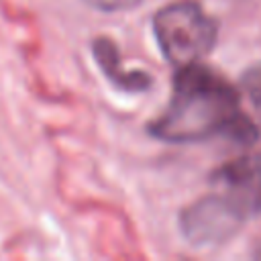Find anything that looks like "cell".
Segmentation results:
<instances>
[{"label":"cell","instance_id":"obj_1","mask_svg":"<svg viewBox=\"0 0 261 261\" xmlns=\"http://www.w3.org/2000/svg\"><path fill=\"white\" fill-rule=\"evenodd\" d=\"M241 118L234 88L208 67L190 63L177 67L171 102L149 130L167 143H192L230 133Z\"/></svg>","mask_w":261,"mask_h":261},{"label":"cell","instance_id":"obj_3","mask_svg":"<svg viewBox=\"0 0 261 261\" xmlns=\"http://www.w3.org/2000/svg\"><path fill=\"white\" fill-rule=\"evenodd\" d=\"M247 216L237 200L220 192L192 204L181 214V230L194 245H216L232 237Z\"/></svg>","mask_w":261,"mask_h":261},{"label":"cell","instance_id":"obj_5","mask_svg":"<svg viewBox=\"0 0 261 261\" xmlns=\"http://www.w3.org/2000/svg\"><path fill=\"white\" fill-rule=\"evenodd\" d=\"M241 88H243L245 96L249 98L251 106L255 108V112L261 116V65H253L243 75Z\"/></svg>","mask_w":261,"mask_h":261},{"label":"cell","instance_id":"obj_7","mask_svg":"<svg viewBox=\"0 0 261 261\" xmlns=\"http://www.w3.org/2000/svg\"><path fill=\"white\" fill-rule=\"evenodd\" d=\"M259 161H261V155H259Z\"/></svg>","mask_w":261,"mask_h":261},{"label":"cell","instance_id":"obj_2","mask_svg":"<svg viewBox=\"0 0 261 261\" xmlns=\"http://www.w3.org/2000/svg\"><path fill=\"white\" fill-rule=\"evenodd\" d=\"M153 31L161 53L177 67L200 63L216 43V24L196 2L161 8L153 18Z\"/></svg>","mask_w":261,"mask_h":261},{"label":"cell","instance_id":"obj_4","mask_svg":"<svg viewBox=\"0 0 261 261\" xmlns=\"http://www.w3.org/2000/svg\"><path fill=\"white\" fill-rule=\"evenodd\" d=\"M94 55H96V61L100 63L102 71L118 88H122L126 92H139V90H145L149 86V77L145 73H141V71H130L128 73V71L122 69L120 55L116 51V45L110 39H106V37L96 39L94 41Z\"/></svg>","mask_w":261,"mask_h":261},{"label":"cell","instance_id":"obj_6","mask_svg":"<svg viewBox=\"0 0 261 261\" xmlns=\"http://www.w3.org/2000/svg\"><path fill=\"white\" fill-rule=\"evenodd\" d=\"M86 2L100 10H122L135 6L139 0H86Z\"/></svg>","mask_w":261,"mask_h":261}]
</instances>
